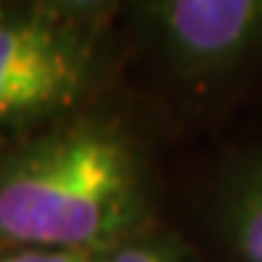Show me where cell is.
I'll use <instances>...</instances> for the list:
<instances>
[{"mask_svg": "<svg viewBox=\"0 0 262 262\" xmlns=\"http://www.w3.org/2000/svg\"><path fill=\"white\" fill-rule=\"evenodd\" d=\"M139 209L128 147L99 128H75L32 150L0 180V235L80 252L121 235Z\"/></svg>", "mask_w": 262, "mask_h": 262, "instance_id": "cell-1", "label": "cell"}, {"mask_svg": "<svg viewBox=\"0 0 262 262\" xmlns=\"http://www.w3.org/2000/svg\"><path fill=\"white\" fill-rule=\"evenodd\" d=\"M150 16L185 75L228 78L262 62V0H169Z\"/></svg>", "mask_w": 262, "mask_h": 262, "instance_id": "cell-2", "label": "cell"}, {"mask_svg": "<svg viewBox=\"0 0 262 262\" xmlns=\"http://www.w3.org/2000/svg\"><path fill=\"white\" fill-rule=\"evenodd\" d=\"M83 54L38 21L0 25V118L35 113L75 97Z\"/></svg>", "mask_w": 262, "mask_h": 262, "instance_id": "cell-3", "label": "cell"}, {"mask_svg": "<svg viewBox=\"0 0 262 262\" xmlns=\"http://www.w3.org/2000/svg\"><path fill=\"white\" fill-rule=\"evenodd\" d=\"M222 225L241 262H262V150L235 169L222 201Z\"/></svg>", "mask_w": 262, "mask_h": 262, "instance_id": "cell-4", "label": "cell"}, {"mask_svg": "<svg viewBox=\"0 0 262 262\" xmlns=\"http://www.w3.org/2000/svg\"><path fill=\"white\" fill-rule=\"evenodd\" d=\"M104 262H177L171 254H166L163 249L152 246H126L121 252H115L110 259Z\"/></svg>", "mask_w": 262, "mask_h": 262, "instance_id": "cell-5", "label": "cell"}]
</instances>
